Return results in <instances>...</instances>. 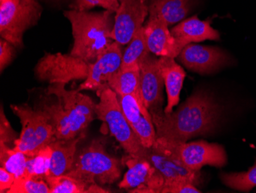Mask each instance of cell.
Segmentation results:
<instances>
[{
	"label": "cell",
	"mask_w": 256,
	"mask_h": 193,
	"mask_svg": "<svg viewBox=\"0 0 256 193\" xmlns=\"http://www.w3.org/2000/svg\"><path fill=\"white\" fill-rule=\"evenodd\" d=\"M220 107L210 95L204 91L196 92L175 112L162 110L151 112L156 138L175 142H186L198 135L215 129Z\"/></svg>",
	"instance_id": "obj_1"
},
{
	"label": "cell",
	"mask_w": 256,
	"mask_h": 193,
	"mask_svg": "<svg viewBox=\"0 0 256 193\" xmlns=\"http://www.w3.org/2000/svg\"><path fill=\"white\" fill-rule=\"evenodd\" d=\"M115 13L68 10L64 17L72 25L74 44L72 56L93 63L114 43L112 33L114 25Z\"/></svg>",
	"instance_id": "obj_2"
},
{
	"label": "cell",
	"mask_w": 256,
	"mask_h": 193,
	"mask_svg": "<svg viewBox=\"0 0 256 193\" xmlns=\"http://www.w3.org/2000/svg\"><path fill=\"white\" fill-rule=\"evenodd\" d=\"M66 175L88 183L112 185L120 179L122 169L118 159L108 153L102 141L94 139L78 151L72 167Z\"/></svg>",
	"instance_id": "obj_3"
},
{
	"label": "cell",
	"mask_w": 256,
	"mask_h": 193,
	"mask_svg": "<svg viewBox=\"0 0 256 193\" xmlns=\"http://www.w3.org/2000/svg\"><path fill=\"white\" fill-rule=\"evenodd\" d=\"M151 148L194 171H200L205 165L221 168L227 163L224 147L206 141L175 142L156 138Z\"/></svg>",
	"instance_id": "obj_4"
},
{
	"label": "cell",
	"mask_w": 256,
	"mask_h": 193,
	"mask_svg": "<svg viewBox=\"0 0 256 193\" xmlns=\"http://www.w3.org/2000/svg\"><path fill=\"white\" fill-rule=\"evenodd\" d=\"M10 108L22 125L21 133L14 143L15 149L27 156H34L56 140L52 125L44 111L33 109L27 104L10 105Z\"/></svg>",
	"instance_id": "obj_5"
},
{
	"label": "cell",
	"mask_w": 256,
	"mask_h": 193,
	"mask_svg": "<svg viewBox=\"0 0 256 193\" xmlns=\"http://www.w3.org/2000/svg\"><path fill=\"white\" fill-rule=\"evenodd\" d=\"M98 96L100 100L96 104V114L98 119L107 123L112 136L128 155L142 158L145 148L124 115L118 95L110 88L106 87Z\"/></svg>",
	"instance_id": "obj_6"
},
{
	"label": "cell",
	"mask_w": 256,
	"mask_h": 193,
	"mask_svg": "<svg viewBox=\"0 0 256 193\" xmlns=\"http://www.w3.org/2000/svg\"><path fill=\"white\" fill-rule=\"evenodd\" d=\"M42 13L38 0H10L0 4V36L16 48L23 47L27 30L36 25Z\"/></svg>",
	"instance_id": "obj_7"
},
{
	"label": "cell",
	"mask_w": 256,
	"mask_h": 193,
	"mask_svg": "<svg viewBox=\"0 0 256 193\" xmlns=\"http://www.w3.org/2000/svg\"><path fill=\"white\" fill-rule=\"evenodd\" d=\"M90 63L70 54L46 53L34 67V76L41 82L67 84L74 80H86Z\"/></svg>",
	"instance_id": "obj_8"
},
{
	"label": "cell",
	"mask_w": 256,
	"mask_h": 193,
	"mask_svg": "<svg viewBox=\"0 0 256 193\" xmlns=\"http://www.w3.org/2000/svg\"><path fill=\"white\" fill-rule=\"evenodd\" d=\"M66 84H52L47 89L48 96H54L61 101L74 136L84 132L93 121L96 104L92 98L80 91L67 90Z\"/></svg>",
	"instance_id": "obj_9"
},
{
	"label": "cell",
	"mask_w": 256,
	"mask_h": 193,
	"mask_svg": "<svg viewBox=\"0 0 256 193\" xmlns=\"http://www.w3.org/2000/svg\"><path fill=\"white\" fill-rule=\"evenodd\" d=\"M115 13L112 39L122 46L128 44L134 36L143 27L149 14L148 0H118Z\"/></svg>",
	"instance_id": "obj_10"
},
{
	"label": "cell",
	"mask_w": 256,
	"mask_h": 193,
	"mask_svg": "<svg viewBox=\"0 0 256 193\" xmlns=\"http://www.w3.org/2000/svg\"><path fill=\"white\" fill-rule=\"evenodd\" d=\"M128 169L118 187L133 193H160L164 179L145 158L128 155Z\"/></svg>",
	"instance_id": "obj_11"
},
{
	"label": "cell",
	"mask_w": 256,
	"mask_h": 193,
	"mask_svg": "<svg viewBox=\"0 0 256 193\" xmlns=\"http://www.w3.org/2000/svg\"><path fill=\"white\" fill-rule=\"evenodd\" d=\"M182 64L200 74H210L231 64L230 56L217 47L188 44L178 56Z\"/></svg>",
	"instance_id": "obj_12"
},
{
	"label": "cell",
	"mask_w": 256,
	"mask_h": 193,
	"mask_svg": "<svg viewBox=\"0 0 256 193\" xmlns=\"http://www.w3.org/2000/svg\"><path fill=\"white\" fill-rule=\"evenodd\" d=\"M123 52L122 45L114 42L94 63H90L87 79L78 88V91H96L97 93L108 87V82L120 69Z\"/></svg>",
	"instance_id": "obj_13"
},
{
	"label": "cell",
	"mask_w": 256,
	"mask_h": 193,
	"mask_svg": "<svg viewBox=\"0 0 256 193\" xmlns=\"http://www.w3.org/2000/svg\"><path fill=\"white\" fill-rule=\"evenodd\" d=\"M140 83L144 103L149 112L161 110L164 81L159 67V59L150 53L140 64Z\"/></svg>",
	"instance_id": "obj_14"
},
{
	"label": "cell",
	"mask_w": 256,
	"mask_h": 193,
	"mask_svg": "<svg viewBox=\"0 0 256 193\" xmlns=\"http://www.w3.org/2000/svg\"><path fill=\"white\" fill-rule=\"evenodd\" d=\"M128 123L144 148H150L156 139V132L150 112L144 109L132 95L118 96Z\"/></svg>",
	"instance_id": "obj_15"
},
{
	"label": "cell",
	"mask_w": 256,
	"mask_h": 193,
	"mask_svg": "<svg viewBox=\"0 0 256 193\" xmlns=\"http://www.w3.org/2000/svg\"><path fill=\"white\" fill-rule=\"evenodd\" d=\"M142 158L148 160L162 175L164 179V185L190 183L197 186L200 183V171L190 169L151 147L145 148L144 153Z\"/></svg>",
	"instance_id": "obj_16"
},
{
	"label": "cell",
	"mask_w": 256,
	"mask_h": 193,
	"mask_svg": "<svg viewBox=\"0 0 256 193\" xmlns=\"http://www.w3.org/2000/svg\"><path fill=\"white\" fill-rule=\"evenodd\" d=\"M164 19L159 15H150L144 28L148 49L152 54L160 57L176 58L182 49L172 35Z\"/></svg>",
	"instance_id": "obj_17"
},
{
	"label": "cell",
	"mask_w": 256,
	"mask_h": 193,
	"mask_svg": "<svg viewBox=\"0 0 256 193\" xmlns=\"http://www.w3.org/2000/svg\"><path fill=\"white\" fill-rule=\"evenodd\" d=\"M170 32L182 49L192 43L220 40V33L211 27L210 21H202L196 16L182 20Z\"/></svg>",
	"instance_id": "obj_18"
},
{
	"label": "cell",
	"mask_w": 256,
	"mask_h": 193,
	"mask_svg": "<svg viewBox=\"0 0 256 193\" xmlns=\"http://www.w3.org/2000/svg\"><path fill=\"white\" fill-rule=\"evenodd\" d=\"M159 67L168 95V104L164 112L170 113L172 112L174 106L179 103L186 73L174 58L171 57H160Z\"/></svg>",
	"instance_id": "obj_19"
},
{
	"label": "cell",
	"mask_w": 256,
	"mask_h": 193,
	"mask_svg": "<svg viewBox=\"0 0 256 193\" xmlns=\"http://www.w3.org/2000/svg\"><path fill=\"white\" fill-rule=\"evenodd\" d=\"M84 137L82 132L73 139H56L50 144L52 149L50 175H64L71 169L78 152V144Z\"/></svg>",
	"instance_id": "obj_20"
},
{
	"label": "cell",
	"mask_w": 256,
	"mask_h": 193,
	"mask_svg": "<svg viewBox=\"0 0 256 193\" xmlns=\"http://www.w3.org/2000/svg\"><path fill=\"white\" fill-rule=\"evenodd\" d=\"M108 86L116 93L118 96L132 95L134 96L140 106L144 109L148 110L144 103L140 91L139 67L126 70L120 69L109 79Z\"/></svg>",
	"instance_id": "obj_21"
},
{
	"label": "cell",
	"mask_w": 256,
	"mask_h": 193,
	"mask_svg": "<svg viewBox=\"0 0 256 193\" xmlns=\"http://www.w3.org/2000/svg\"><path fill=\"white\" fill-rule=\"evenodd\" d=\"M192 4L194 0H150L149 14L161 16L170 27L185 19Z\"/></svg>",
	"instance_id": "obj_22"
},
{
	"label": "cell",
	"mask_w": 256,
	"mask_h": 193,
	"mask_svg": "<svg viewBox=\"0 0 256 193\" xmlns=\"http://www.w3.org/2000/svg\"><path fill=\"white\" fill-rule=\"evenodd\" d=\"M44 181L51 193H108V190L98 184H90L69 175H50Z\"/></svg>",
	"instance_id": "obj_23"
},
{
	"label": "cell",
	"mask_w": 256,
	"mask_h": 193,
	"mask_svg": "<svg viewBox=\"0 0 256 193\" xmlns=\"http://www.w3.org/2000/svg\"><path fill=\"white\" fill-rule=\"evenodd\" d=\"M56 102H43L38 108L46 112L52 125L57 139H70L76 137L71 129L70 122L60 99Z\"/></svg>",
	"instance_id": "obj_24"
},
{
	"label": "cell",
	"mask_w": 256,
	"mask_h": 193,
	"mask_svg": "<svg viewBox=\"0 0 256 193\" xmlns=\"http://www.w3.org/2000/svg\"><path fill=\"white\" fill-rule=\"evenodd\" d=\"M151 53L146 45L145 38L144 28L142 27L134 36L128 47L123 53L120 69H132L139 67L140 64Z\"/></svg>",
	"instance_id": "obj_25"
},
{
	"label": "cell",
	"mask_w": 256,
	"mask_h": 193,
	"mask_svg": "<svg viewBox=\"0 0 256 193\" xmlns=\"http://www.w3.org/2000/svg\"><path fill=\"white\" fill-rule=\"evenodd\" d=\"M28 158L25 153L14 147L0 143V165L14 174L16 178L25 177Z\"/></svg>",
	"instance_id": "obj_26"
},
{
	"label": "cell",
	"mask_w": 256,
	"mask_h": 193,
	"mask_svg": "<svg viewBox=\"0 0 256 193\" xmlns=\"http://www.w3.org/2000/svg\"><path fill=\"white\" fill-rule=\"evenodd\" d=\"M52 149L50 145L44 147L36 155L28 157L26 169L27 177L46 180L50 175Z\"/></svg>",
	"instance_id": "obj_27"
},
{
	"label": "cell",
	"mask_w": 256,
	"mask_h": 193,
	"mask_svg": "<svg viewBox=\"0 0 256 193\" xmlns=\"http://www.w3.org/2000/svg\"><path fill=\"white\" fill-rule=\"evenodd\" d=\"M220 178L226 185L232 189L250 191L256 187V162L247 172L224 173Z\"/></svg>",
	"instance_id": "obj_28"
},
{
	"label": "cell",
	"mask_w": 256,
	"mask_h": 193,
	"mask_svg": "<svg viewBox=\"0 0 256 193\" xmlns=\"http://www.w3.org/2000/svg\"><path fill=\"white\" fill-rule=\"evenodd\" d=\"M7 193H51V189L44 180L25 176L16 178Z\"/></svg>",
	"instance_id": "obj_29"
},
{
	"label": "cell",
	"mask_w": 256,
	"mask_h": 193,
	"mask_svg": "<svg viewBox=\"0 0 256 193\" xmlns=\"http://www.w3.org/2000/svg\"><path fill=\"white\" fill-rule=\"evenodd\" d=\"M118 0H74L69 7L78 11H88L96 7H100L106 10L116 13L118 10Z\"/></svg>",
	"instance_id": "obj_30"
},
{
	"label": "cell",
	"mask_w": 256,
	"mask_h": 193,
	"mask_svg": "<svg viewBox=\"0 0 256 193\" xmlns=\"http://www.w3.org/2000/svg\"><path fill=\"white\" fill-rule=\"evenodd\" d=\"M17 138V134L11 126V124L8 122L4 111V107L1 106V112H0V143L10 144L15 143Z\"/></svg>",
	"instance_id": "obj_31"
},
{
	"label": "cell",
	"mask_w": 256,
	"mask_h": 193,
	"mask_svg": "<svg viewBox=\"0 0 256 193\" xmlns=\"http://www.w3.org/2000/svg\"><path fill=\"white\" fill-rule=\"evenodd\" d=\"M16 47L4 39L0 40V70L4 72L16 56Z\"/></svg>",
	"instance_id": "obj_32"
},
{
	"label": "cell",
	"mask_w": 256,
	"mask_h": 193,
	"mask_svg": "<svg viewBox=\"0 0 256 193\" xmlns=\"http://www.w3.org/2000/svg\"><path fill=\"white\" fill-rule=\"evenodd\" d=\"M14 174L7 171L4 167L0 168V192H8L15 181Z\"/></svg>",
	"instance_id": "obj_33"
},
{
	"label": "cell",
	"mask_w": 256,
	"mask_h": 193,
	"mask_svg": "<svg viewBox=\"0 0 256 193\" xmlns=\"http://www.w3.org/2000/svg\"><path fill=\"white\" fill-rule=\"evenodd\" d=\"M10 0H0V4H4V3L8 2Z\"/></svg>",
	"instance_id": "obj_34"
}]
</instances>
